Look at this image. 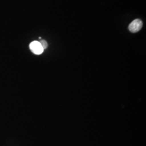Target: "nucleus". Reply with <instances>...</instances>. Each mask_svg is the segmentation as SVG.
I'll return each mask as SVG.
<instances>
[{
  "instance_id": "2",
  "label": "nucleus",
  "mask_w": 146,
  "mask_h": 146,
  "mask_svg": "<svg viewBox=\"0 0 146 146\" xmlns=\"http://www.w3.org/2000/svg\"><path fill=\"white\" fill-rule=\"evenodd\" d=\"M142 26L143 23L141 20L136 19L132 22H131V24L128 27V29L131 33H137L141 30V28H142Z\"/></svg>"
},
{
  "instance_id": "1",
  "label": "nucleus",
  "mask_w": 146,
  "mask_h": 146,
  "mask_svg": "<svg viewBox=\"0 0 146 146\" xmlns=\"http://www.w3.org/2000/svg\"><path fill=\"white\" fill-rule=\"evenodd\" d=\"M29 48L31 52L36 55H40L44 51L40 42L37 41L31 42L29 44Z\"/></svg>"
},
{
  "instance_id": "3",
  "label": "nucleus",
  "mask_w": 146,
  "mask_h": 146,
  "mask_svg": "<svg viewBox=\"0 0 146 146\" xmlns=\"http://www.w3.org/2000/svg\"><path fill=\"white\" fill-rule=\"evenodd\" d=\"M40 43L41 45L42 46V48H43L44 50L46 49L47 47H48V43H47V41H46V40H41V41H40Z\"/></svg>"
}]
</instances>
